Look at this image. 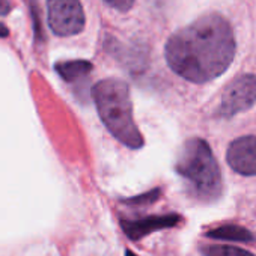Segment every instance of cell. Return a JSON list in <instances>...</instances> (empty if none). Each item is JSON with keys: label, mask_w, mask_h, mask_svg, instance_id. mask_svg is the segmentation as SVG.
<instances>
[{"label": "cell", "mask_w": 256, "mask_h": 256, "mask_svg": "<svg viewBox=\"0 0 256 256\" xmlns=\"http://www.w3.org/2000/svg\"><path fill=\"white\" fill-rule=\"evenodd\" d=\"M208 238L212 240H223V241H240V242H247L253 240V234L242 228V226H236V224H226V226H220L216 228L210 232H206Z\"/></svg>", "instance_id": "cell-9"}, {"label": "cell", "mask_w": 256, "mask_h": 256, "mask_svg": "<svg viewBox=\"0 0 256 256\" xmlns=\"http://www.w3.org/2000/svg\"><path fill=\"white\" fill-rule=\"evenodd\" d=\"M92 98L107 130L125 146L140 150L144 138L133 118L128 84L119 78H104L92 88Z\"/></svg>", "instance_id": "cell-2"}, {"label": "cell", "mask_w": 256, "mask_h": 256, "mask_svg": "<svg viewBox=\"0 0 256 256\" xmlns=\"http://www.w3.org/2000/svg\"><path fill=\"white\" fill-rule=\"evenodd\" d=\"M180 222H181V217L178 214H164V216H150V217L134 218V220L120 218V226L128 238L138 241L156 230L174 228Z\"/></svg>", "instance_id": "cell-7"}, {"label": "cell", "mask_w": 256, "mask_h": 256, "mask_svg": "<svg viewBox=\"0 0 256 256\" xmlns=\"http://www.w3.org/2000/svg\"><path fill=\"white\" fill-rule=\"evenodd\" d=\"M256 102V76L242 74L232 80L222 95L218 113L223 118L248 110Z\"/></svg>", "instance_id": "cell-5"}, {"label": "cell", "mask_w": 256, "mask_h": 256, "mask_svg": "<svg viewBox=\"0 0 256 256\" xmlns=\"http://www.w3.org/2000/svg\"><path fill=\"white\" fill-rule=\"evenodd\" d=\"M8 35H10V29L4 23H0V38H6Z\"/></svg>", "instance_id": "cell-14"}, {"label": "cell", "mask_w": 256, "mask_h": 256, "mask_svg": "<svg viewBox=\"0 0 256 256\" xmlns=\"http://www.w3.org/2000/svg\"><path fill=\"white\" fill-rule=\"evenodd\" d=\"M228 164L238 174L256 175V136L235 139L228 148Z\"/></svg>", "instance_id": "cell-6"}, {"label": "cell", "mask_w": 256, "mask_h": 256, "mask_svg": "<svg viewBox=\"0 0 256 256\" xmlns=\"http://www.w3.org/2000/svg\"><path fill=\"white\" fill-rule=\"evenodd\" d=\"M160 194H162L160 188H154V190L146 192V193H142V194H139V196L124 199V204L130 205V206H145V205L154 204V202L160 198Z\"/></svg>", "instance_id": "cell-11"}, {"label": "cell", "mask_w": 256, "mask_h": 256, "mask_svg": "<svg viewBox=\"0 0 256 256\" xmlns=\"http://www.w3.org/2000/svg\"><path fill=\"white\" fill-rule=\"evenodd\" d=\"M11 11V5L8 0H0V17L6 16Z\"/></svg>", "instance_id": "cell-13"}, {"label": "cell", "mask_w": 256, "mask_h": 256, "mask_svg": "<svg viewBox=\"0 0 256 256\" xmlns=\"http://www.w3.org/2000/svg\"><path fill=\"white\" fill-rule=\"evenodd\" d=\"M126 256H138V254H134V253H132L130 250H126Z\"/></svg>", "instance_id": "cell-15"}, {"label": "cell", "mask_w": 256, "mask_h": 256, "mask_svg": "<svg viewBox=\"0 0 256 256\" xmlns=\"http://www.w3.org/2000/svg\"><path fill=\"white\" fill-rule=\"evenodd\" d=\"M104 2H106L108 6H112L113 10L120 11V12L130 11L132 6L134 5V0H104Z\"/></svg>", "instance_id": "cell-12"}, {"label": "cell", "mask_w": 256, "mask_h": 256, "mask_svg": "<svg viewBox=\"0 0 256 256\" xmlns=\"http://www.w3.org/2000/svg\"><path fill=\"white\" fill-rule=\"evenodd\" d=\"M200 250L204 256H254L244 248L228 244H208L204 246Z\"/></svg>", "instance_id": "cell-10"}, {"label": "cell", "mask_w": 256, "mask_h": 256, "mask_svg": "<svg viewBox=\"0 0 256 256\" xmlns=\"http://www.w3.org/2000/svg\"><path fill=\"white\" fill-rule=\"evenodd\" d=\"M235 48L230 24L218 14H208L175 32L166 42L164 56L180 77L205 83L229 68Z\"/></svg>", "instance_id": "cell-1"}, {"label": "cell", "mask_w": 256, "mask_h": 256, "mask_svg": "<svg viewBox=\"0 0 256 256\" xmlns=\"http://www.w3.org/2000/svg\"><path fill=\"white\" fill-rule=\"evenodd\" d=\"M176 172L187 181L190 193L202 202H214L222 194V172L210 145L199 138L184 144Z\"/></svg>", "instance_id": "cell-3"}, {"label": "cell", "mask_w": 256, "mask_h": 256, "mask_svg": "<svg viewBox=\"0 0 256 256\" xmlns=\"http://www.w3.org/2000/svg\"><path fill=\"white\" fill-rule=\"evenodd\" d=\"M47 17L52 32L58 36L80 34L86 20L80 0H47Z\"/></svg>", "instance_id": "cell-4"}, {"label": "cell", "mask_w": 256, "mask_h": 256, "mask_svg": "<svg viewBox=\"0 0 256 256\" xmlns=\"http://www.w3.org/2000/svg\"><path fill=\"white\" fill-rule=\"evenodd\" d=\"M92 68H94L92 64L88 60H66V62L56 64L58 74L65 82H70V83L86 77L92 71Z\"/></svg>", "instance_id": "cell-8"}]
</instances>
